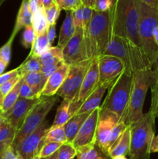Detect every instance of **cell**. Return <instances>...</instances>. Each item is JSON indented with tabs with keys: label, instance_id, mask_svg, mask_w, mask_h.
Wrapping results in <instances>:
<instances>
[{
	"label": "cell",
	"instance_id": "obj_12",
	"mask_svg": "<svg viewBox=\"0 0 158 159\" xmlns=\"http://www.w3.org/2000/svg\"><path fill=\"white\" fill-rule=\"evenodd\" d=\"M99 60L94 58L91 61L88 72L84 79L78 93V97L75 103L70 105V113L72 116L77 113V110L81 107L87 98L93 93L99 85Z\"/></svg>",
	"mask_w": 158,
	"mask_h": 159
},
{
	"label": "cell",
	"instance_id": "obj_15",
	"mask_svg": "<svg viewBox=\"0 0 158 159\" xmlns=\"http://www.w3.org/2000/svg\"><path fill=\"white\" fill-rule=\"evenodd\" d=\"M99 60V85L116 80L124 71L125 66L119 58L113 56L101 55Z\"/></svg>",
	"mask_w": 158,
	"mask_h": 159
},
{
	"label": "cell",
	"instance_id": "obj_51",
	"mask_svg": "<svg viewBox=\"0 0 158 159\" xmlns=\"http://www.w3.org/2000/svg\"><path fill=\"white\" fill-rule=\"evenodd\" d=\"M39 1H40V5L44 9H46V8L50 7L54 4V0H39Z\"/></svg>",
	"mask_w": 158,
	"mask_h": 159
},
{
	"label": "cell",
	"instance_id": "obj_28",
	"mask_svg": "<svg viewBox=\"0 0 158 159\" xmlns=\"http://www.w3.org/2000/svg\"><path fill=\"white\" fill-rule=\"evenodd\" d=\"M70 105L71 102L67 99H63L57 110L55 119L53 123L52 127L64 126L71 118L72 115L70 113Z\"/></svg>",
	"mask_w": 158,
	"mask_h": 159
},
{
	"label": "cell",
	"instance_id": "obj_13",
	"mask_svg": "<svg viewBox=\"0 0 158 159\" xmlns=\"http://www.w3.org/2000/svg\"><path fill=\"white\" fill-rule=\"evenodd\" d=\"M119 122H120V120L114 113L99 114L94 136V143L108 155V141L113 128Z\"/></svg>",
	"mask_w": 158,
	"mask_h": 159
},
{
	"label": "cell",
	"instance_id": "obj_1",
	"mask_svg": "<svg viewBox=\"0 0 158 159\" xmlns=\"http://www.w3.org/2000/svg\"><path fill=\"white\" fill-rule=\"evenodd\" d=\"M110 12L112 35L126 39L141 49L136 0H117Z\"/></svg>",
	"mask_w": 158,
	"mask_h": 159
},
{
	"label": "cell",
	"instance_id": "obj_39",
	"mask_svg": "<svg viewBox=\"0 0 158 159\" xmlns=\"http://www.w3.org/2000/svg\"><path fill=\"white\" fill-rule=\"evenodd\" d=\"M44 12L45 16H46V21H47L48 23V26L56 24L57 19L59 18V16H60V10L59 9V8L56 6L55 3H54V5H52L51 6H50V7L44 9Z\"/></svg>",
	"mask_w": 158,
	"mask_h": 159
},
{
	"label": "cell",
	"instance_id": "obj_35",
	"mask_svg": "<svg viewBox=\"0 0 158 159\" xmlns=\"http://www.w3.org/2000/svg\"><path fill=\"white\" fill-rule=\"evenodd\" d=\"M54 3L60 11H74L81 6V0H54Z\"/></svg>",
	"mask_w": 158,
	"mask_h": 159
},
{
	"label": "cell",
	"instance_id": "obj_49",
	"mask_svg": "<svg viewBox=\"0 0 158 159\" xmlns=\"http://www.w3.org/2000/svg\"><path fill=\"white\" fill-rule=\"evenodd\" d=\"M141 2L154 9H158V0H139Z\"/></svg>",
	"mask_w": 158,
	"mask_h": 159
},
{
	"label": "cell",
	"instance_id": "obj_26",
	"mask_svg": "<svg viewBox=\"0 0 158 159\" xmlns=\"http://www.w3.org/2000/svg\"><path fill=\"white\" fill-rule=\"evenodd\" d=\"M32 26L33 28L36 37L47 32L48 23L45 16L44 8L40 7L33 14Z\"/></svg>",
	"mask_w": 158,
	"mask_h": 159
},
{
	"label": "cell",
	"instance_id": "obj_50",
	"mask_svg": "<svg viewBox=\"0 0 158 159\" xmlns=\"http://www.w3.org/2000/svg\"><path fill=\"white\" fill-rule=\"evenodd\" d=\"M96 0H81V5L86 7L91 8V9H94V5H95Z\"/></svg>",
	"mask_w": 158,
	"mask_h": 159
},
{
	"label": "cell",
	"instance_id": "obj_24",
	"mask_svg": "<svg viewBox=\"0 0 158 159\" xmlns=\"http://www.w3.org/2000/svg\"><path fill=\"white\" fill-rule=\"evenodd\" d=\"M130 138H131V134H130V127H129L124 131L114 147L110 151L108 156L112 158L117 156L128 155L130 148Z\"/></svg>",
	"mask_w": 158,
	"mask_h": 159
},
{
	"label": "cell",
	"instance_id": "obj_45",
	"mask_svg": "<svg viewBox=\"0 0 158 159\" xmlns=\"http://www.w3.org/2000/svg\"><path fill=\"white\" fill-rule=\"evenodd\" d=\"M29 7L31 12L33 14L36 11L38 10L40 7H43V6L40 5L39 0H29Z\"/></svg>",
	"mask_w": 158,
	"mask_h": 159
},
{
	"label": "cell",
	"instance_id": "obj_58",
	"mask_svg": "<svg viewBox=\"0 0 158 159\" xmlns=\"http://www.w3.org/2000/svg\"><path fill=\"white\" fill-rule=\"evenodd\" d=\"M109 1L110 2H111V9H112V7L115 6V4H116L117 0H109Z\"/></svg>",
	"mask_w": 158,
	"mask_h": 159
},
{
	"label": "cell",
	"instance_id": "obj_61",
	"mask_svg": "<svg viewBox=\"0 0 158 159\" xmlns=\"http://www.w3.org/2000/svg\"><path fill=\"white\" fill-rule=\"evenodd\" d=\"M33 159H41V158H40V155H37V156H35V157H34V158H33Z\"/></svg>",
	"mask_w": 158,
	"mask_h": 159
},
{
	"label": "cell",
	"instance_id": "obj_60",
	"mask_svg": "<svg viewBox=\"0 0 158 159\" xmlns=\"http://www.w3.org/2000/svg\"><path fill=\"white\" fill-rule=\"evenodd\" d=\"M6 1V0H0V7H1L3 3H4Z\"/></svg>",
	"mask_w": 158,
	"mask_h": 159
},
{
	"label": "cell",
	"instance_id": "obj_46",
	"mask_svg": "<svg viewBox=\"0 0 158 159\" xmlns=\"http://www.w3.org/2000/svg\"><path fill=\"white\" fill-rule=\"evenodd\" d=\"M47 36L48 38H49V40L52 43L56 37V24H53L48 26Z\"/></svg>",
	"mask_w": 158,
	"mask_h": 159
},
{
	"label": "cell",
	"instance_id": "obj_4",
	"mask_svg": "<svg viewBox=\"0 0 158 159\" xmlns=\"http://www.w3.org/2000/svg\"><path fill=\"white\" fill-rule=\"evenodd\" d=\"M155 117L149 110L130 127L129 159H150V146L155 136Z\"/></svg>",
	"mask_w": 158,
	"mask_h": 159
},
{
	"label": "cell",
	"instance_id": "obj_53",
	"mask_svg": "<svg viewBox=\"0 0 158 159\" xmlns=\"http://www.w3.org/2000/svg\"><path fill=\"white\" fill-rule=\"evenodd\" d=\"M6 67H7V65H6V63H5V62H3L0 59V75H1L2 74H3V72H4L5 69L6 68Z\"/></svg>",
	"mask_w": 158,
	"mask_h": 159
},
{
	"label": "cell",
	"instance_id": "obj_47",
	"mask_svg": "<svg viewBox=\"0 0 158 159\" xmlns=\"http://www.w3.org/2000/svg\"><path fill=\"white\" fill-rule=\"evenodd\" d=\"M150 153H158V134L155 135L150 146Z\"/></svg>",
	"mask_w": 158,
	"mask_h": 159
},
{
	"label": "cell",
	"instance_id": "obj_37",
	"mask_svg": "<svg viewBox=\"0 0 158 159\" xmlns=\"http://www.w3.org/2000/svg\"><path fill=\"white\" fill-rule=\"evenodd\" d=\"M63 144L57 142H46L43 144L40 152V157L41 158H46L52 155L58 151L60 146Z\"/></svg>",
	"mask_w": 158,
	"mask_h": 159
},
{
	"label": "cell",
	"instance_id": "obj_41",
	"mask_svg": "<svg viewBox=\"0 0 158 159\" xmlns=\"http://www.w3.org/2000/svg\"><path fill=\"white\" fill-rule=\"evenodd\" d=\"M21 99H37V95L33 92L32 89L24 82L23 80V83L22 85L21 89H20V97Z\"/></svg>",
	"mask_w": 158,
	"mask_h": 159
},
{
	"label": "cell",
	"instance_id": "obj_11",
	"mask_svg": "<svg viewBox=\"0 0 158 159\" xmlns=\"http://www.w3.org/2000/svg\"><path fill=\"white\" fill-rule=\"evenodd\" d=\"M62 51L64 62L69 66L90 59L88 58L86 42L84 37L83 28L76 27L75 33Z\"/></svg>",
	"mask_w": 158,
	"mask_h": 159
},
{
	"label": "cell",
	"instance_id": "obj_3",
	"mask_svg": "<svg viewBox=\"0 0 158 159\" xmlns=\"http://www.w3.org/2000/svg\"><path fill=\"white\" fill-rule=\"evenodd\" d=\"M139 13V33L141 50L148 63L152 68L158 54V47L153 39V31L158 25V9H154L136 0Z\"/></svg>",
	"mask_w": 158,
	"mask_h": 159
},
{
	"label": "cell",
	"instance_id": "obj_17",
	"mask_svg": "<svg viewBox=\"0 0 158 159\" xmlns=\"http://www.w3.org/2000/svg\"><path fill=\"white\" fill-rule=\"evenodd\" d=\"M40 64H41V72L43 79L46 83L48 78L54 72L56 69L64 62L63 51L61 48L57 46L52 47L46 54L39 57Z\"/></svg>",
	"mask_w": 158,
	"mask_h": 159
},
{
	"label": "cell",
	"instance_id": "obj_31",
	"mask_svg": "<svg viewBox=\"0 0 158 159\" xmlns=\"http://www.w3.org/2000/svg\"><path fill=\"white\" fill-rule=\"evenodd\" d=\"M16 132L12 125L5 120L2 124L0 126V144H6L12 145Z\"/></svg>",
	"mask_w": 158,
	"mask_h": 159
},
{
	"label": "cell",
	"instance_id": "obj_42",
	"mask_svg": "<svg viewBox=\"0 0 158 159\" xmlns=\"http://www.w3.org/2000/svg\"><path fill=\"white\" fill-rule=\"evenodd\" d=\"M19 75H20V67H18V68H15L13 70H11V71H8V72L3 73V74H2L0 75V85Z\"/></svg>",
	"mask_w": 158,
	"mask_h": 159
},
{
	"label": "cell",
	"instance_id": "obj_44",
	"mask_svg": "<svg viewBox=\"0 0 158 159\" xmlns=\"http://www.w3.org/2000/svg\"><path fill=\"white\" fill-rule=\"evenodd\" d=\"M0 159H18L15 151L11 145H8L2 153Z\"/></svg>",
	"mask_w": 158,
	"mask_h": 159
},
{
	"label": "cell",
	"instance_id": "obj_18",
	"mask_svg": "<svg viewBox=\"0 0 158 159\" xmlns=\"http://www.w3.org/2000/svg\"><path fill=\"white\" fill-rule=\"evenodd\" d=\"M70 66L62 62L60 66L48 78L44 87L41 92V96H54L64 82Z\"/></svg>",
	"mask_w": 158,
	"mask_h": 159
},
{
	"label": "cell",
	"instance_id": "obj_48",
	"mask_svg": "<svg viewBox=\"0 0 158 159\" xmlns=\"http://www.w3.org/2000/svg\"><path fill=\"white\" fill-rule=\"evenodd\" d=\"M152 70H153V81H157L158 80V54L157 55H156L154 64H153V67H152Z\"/></svg>",
	"mask_w": 158,
	"mask_h": 159
},
{
	"label": "cell",
	"instance_id": "obj_21",
	"mask_svg": "<svg viewBox=\"0 0 158 159\" xmlns=\"http://www.w3.org/2000/svg\"><path fill=\"white\" fill-rule=\"evenodd\" d=\"M75 25L73 18V11H67L66 16L60 28L57 47L63 49L75 33Z\"/></svg>",
	"mask_w": 158,
	"mask_h": 159
},
{
	"label": "cell",
	"instance_id": "obj_62",
	"mask_svg": "<svg viewBox=\"0 0 158 159\" xmlns=\"http://www.w3.org/2000/svg\"><path fill=\"white\" fill-rule=\"evenodd\" d=\"M16 156H17V158H18V159H24V158H22V157L20 156V155H17V154H16Z\"/></svg>",
	"mask_w": 158,
	"mask_h": 159
},
{
	"label": "cell",
	"instance_id": "obj_5",
	"mask_svg": "<svg viewBox=\"0 0 158 159\" xmlns=\"http://www.w3.org/2000/svg\"><path fill=\"white\" fill-rule=\"evenodd\" d=\"M102 55L113 56L119 58L130 75L144 68H150L140 48L129 40L118 36L112 35Z\"/></svg>",
	"mask_w": 158,
	"mask_h": 159
},
{
	"label": "cell",
	"instance_id": "obj_32",
	"mask_svg": "<svg viewBox=\"0 0 158 159\" xmlns=\"http://www.w3.org/2000/svg\"><path fill=\"white\" fill-rule=\"evenodd\" d=\"M19 67H20V75L23 77L29 73L40 71L41 69V64L39 60V57H26L25 61Z\"/></svg>",
	"mask_w": 158,
	"mask_h": 159
},
{
	"label": "cell",
	"instance_id": "obj_8",
	"mask_svg": "<svg viewBox=\"0 0 158 159\" xmlns=\"http://www.w3.org/2000/svg\"><path fill=\"white\" fill-rule=\"evenodd\" d=\"M57 100L58 99L56 96L40 97L38 102L29 112L22 127L16 132L15 139L11 145L12 148L23 138L33 132L45 120L46 115L49 113Z\"/></svg>",
	"mask_w": 158,
	"mask_h": 159
},
{
	"label": "cell",
	"instance_id": "obj_43",
	"mask_svg": "<svg viewBox=\"0 0 158 159\" xmlns=\"http://www.w3.org/2000/svg\"><path fill=\"white\" fill-rule=\"evenodd\" d=\"M94 10L99 12H105L111 9V2L109 0H96Z\"/></svg>",
	"mask_w": 158,
	"mask_h": 159
},
{
	"label": "cell",
	"instance_id": "obj_10",
	"mask_svg": "<svg viewBox=\"0 0 158 159\" xmlns=\"http://www.w3.org/2000/svg\"><path fill=\"white\" fill-rule=\"evenodd\" d=\"M47 130V122L45 120L33 132L27 135L13 148L15 154L24 159H33L40 155L45 144V136Z\"/></svg>",
	"mask_w": 158,
	"mask_h": 159
},
{
	"label": "cell",
	"instance_id": "obj_52",
	"mask_svg": "<svg viewBox=\"0 0 158 159\" xmlns=\"http://www.w3.org/2000/svg\"><path fill=\"white\" fill-rule=\"evenodd\" d=\"M153 39H154L155 43L158 47V25L155 27L154 31H153Z\"/></svg>",
	"mask_w": 158,
	"mask_h": 159
},
{
	"label": "cell",
	"instance_id": "obj_9",
	"mask_svg": "<svg viewBox=\"0 0 158 159\" xmlns=\"http://www.w3.org/2000/svg\"><path fill=\"white\" fill-rule=\"evenodd\" d=\"M93 59H87L80 63L70 65L69 71L64 82L61 85L56 96L67 99L71 104L75 103L84 79L88 72Z\"/></svg>",
	"mask_w": 158,
	"mask_h": 159
},
{
	"label": "cell",
	"instance_id": "obj_54",
	"mask_svg": "<svg viewBox=\"0 0 158 159\" xmlns=\"http://www.w3.org/2000/svg\"><path fill=\"white\" fill-rule=\"evenodd\" d=\"M8 145H10V144H0V156H1L2 153L3 152V151H4V149L6 148V147H7Z\"/></svg>",
	"mask_w": 158,
	"mask_h": 159
},
{
	"label": "cell",
	"instance_id": "obj_19",
	"mask_svg": "<svg viewBox=\"0 0 158 159\" xmlns=\"http://www.w3.org/2000/svg\"><path fill=\"white\" fill-rule=\"evenodd\" d=\"M113 82H107L102 84V85H98L97 88L93 91V93L82 103V105L81 106L79 110H77V113H88V112H92L96 108L100 107L101 101H102L104 94L106 92V90H108V87L111 85V84Z\"/></svg>",
	"mask_w": 158,
	"mask_h": 159
},
{
	"label": "cell",
	"instance_id": "obj_38",
	"mask_svg": "<svg viewBox=\"0 0 158 159\" xmlns=\"http://www.w3.org/2000/svg\"><path fill=\"white\" fill-rule=\"evenodd\" d=\"M35 38L36 35L32 26H26V28H24V31L22 35V44L25 48L27 49L31 48Z\"/></svg>",
	"mask_w": 158,
	"mask_h": 159
},
{
	"label": "cell",
	"instance_id": "obj_23",
	"mask_svg": "<svg viewBox=\"0 0 158 159\" xmlns=\"http://www.w3.org/2000/svg\"><path fill=\"white\" fill-rule=\"evenodd\" d=\"M76 149L77 159H111L94 142Z\"/></svg>",
	"mask_w": 158,
	"mask_h": 159
},
{
	"label": "cell",
	"instance_id": "obj_57",
	"mask_svg": "<svg viewBox=\"0 0 158 159\" xmlns=\"http://www.w3.org/2000/svg\"><path fill=\"white\" fill-rule=\"evenodd\" d=\"M47 159H57V152H55L54 154H53L52 155H50V157H48Z\"/></svg>",
	"mask_w": 158,
	"mask_h": 159
},
{
	"label": "cell",
	"instance_id": "obj_7",
	"mask_svg": "<svg viewBox=\"0 0 158 159\" xmlns=\"http://www.w3.org/2000/svg\"><path fill=\"white\" fill-rule=\"evenodd\" d=\"M132 84L133 75L125 70L108 87L106 97L99 107V114L114 113L121 121L128 107Z\"/></svg>",
	"mask_w": 158,
	"mask_h": 159
},
{
	"label": "cell",
	"instance_id": "obj_30",
	"mask_svg": "<svg viewBox=\"0 0 158 159\" xmlns=\"http://www.w3.org/2000/svg\"><path fill=\"white\" fill-rule=\"evenodd\" d=\"M46 142H57L64 144L67 142L66 134H65L64 126L52 127L48 128L47 132L45 136Z\"/></svg>",
	"mask_w": 158,
	"mask_h": 159
},
{
	"label": "cell",
	"instance_id": "obj_6",
	"mask_svg": "<svg viewBox=\"0 0 158 159\" xmlns=\"http://www.w3.org/2000/svg\"><path fill=\"white\" fill-rule=\"evenodd\" d=\"M152 82L153 70L150 68H144L133 75L129 101L125 114L121 120L127 126H130L142 117L144 101Z\"/></svg>",
	"mask_w": 158,
	"mask_h": 159
},
{
	"label": "cell",
	"instance_id": "obj_34",
	"mask_svg": "<svg viewBox=\"0 0 158 159\" xmlns=\"http://www.w3.org/2000/svg\"><path fill=\"white\" fill-rule=\"evenodd\" d=\"M15 37V35L11 34L10 37L8 40V41L2 47L0 48V59L3 62H5L7 66L10 63L11 54H12V46Z\"/></svg>",
	"mask_w": 158,
	"mask_h": 159
},
{
	"label": "cell",
	"instance_id": "obj_56",
	"mask_svg": "<svg viewBox=\"0 0 158 159\" xmlns=\"http://www.w3.org/2000/svg\"><path fill=\"white\" fill-rule=\"evenodd\" d=\"M3 99H4V96L2 95L1 92H0V110L2 109V103H3Z\"/></svg>",
	"mask_w": 158,
	"mask_h": 159
},
{
	"label": "cell",
	"instance_id": "obj_33",
	"mask_svg": "<svg viewBox=\"0 0 158 159\" xmlns=\"http://www.w3.org/2000/svg\"><path fill=\"white\" fill-rule=\"evenodd\" d=\"M57 159H74L77 155V149L72 144L64 143L57 152Z\"/></svg>",
	"mask_w": 158,
	"mask_h": 159
},
{
	"label": "cell",
	"instance_id": "obj_63",
	"mask_svg": "<svg viewBox=\"0 0 158 159\" xmlns=\"http://www.w3.org/2000/svg\"><path fill=\"white\" fill-rule=\"evenodd\" d=\"M41 159H47V158H41Z\"/></svg>",
	"mask_w": 158,
	"mask_h": 159
},
{
	"label": "cell",
	"instance_id": "obj_27",
	"mask_svg": "<svg viewBox=\"0 0 158 159\" xmlns=\"http://www.w3.org/2000/svg\"><path fill=\"white\" fill-rule=\"evenodd\" d=\"M23 80L32 89L37 97H41V92L46 83L43 81L40 71L26 75L23 76Z\"/></svg>",
	"mask_w": 158,
	"mask_h": 159
},
{
	"label": "cell",
	"instance_id": "obj_16",
	"mask_svg": "<svg viewBox=\"0 0 158 159\" xmlns=\"http://www.w3.org/2000/svg\"><path fill=\"white\" fill-rule=\"evenodd\" d=\"M99 118V107L91 112L79 130L72 144L75 148L94 142L96 128Z\"/></svg>",
	"mask_w": 158,
	"mask_h": 159
},
{
	"label": "cell",
	"instance_id": "obj_2",
	"mask_svg": "<svg viewBox=\"0 0 158 159\" xmlns=\"http://www.w3.org/2000/svg\"><path fill=\"white\" fill-rule=\"evenodd\" d=\"M84 37L88 58H97L103 54L112 37L110 10L99 12L93 9L88 32Z\"/></svg>",
	"mask_w": 158,
	"mask_h": 159
},
{
	"label": "cell",
	"instance_id": "obj_55",
	"mask_svg": "<svg viewBox=\"0 0 158 159\" xmlns=\"http://www.w3.org/2000/svg\"><path fill=\"white\" fill-rule=\"evenodd\" d=\"M4 120H5V118L4 116H3V112L2 110H0V126L2 124V123L4 122Z\"/></svg>",
	"mask_w": 158,
	"mask_h": 159
},
{
	"label": "cell",
	"instance_id": "obj_14",
	"mask_svg": "<svg viewBox=\"0 0 158 159\" xmlns=\"http://www.w3.org/2000/svg\"><path fill=\"white\" fill-rule=\"evenodd\" d=\"M40 99V97L33 99L19 98L16 102L9 111L3 113L5 120L9 122L16 131H18L23 125L29 112L38 102Z\"/></svg>",
	"mask_w": 158,
	"mask_h": 159
},
{
	"label": "cell",
	"instance_id": "obj_20",
	"mask_svg": "<svg viewBox=\"0 0 158 159\" xmlns=\"http://www.w3.org/2000/svg\"><path fill=\"white\" fill-rule=\"evenodd\" d=\"M91 112L84 113H77L71 116V119L67 122L64 125L65 134L67 138V143L72 144L73 141L74 140L75 137L77 136L79 130L81 129V126L86 120L87 118L89 116Z\"/></svg>",
	"mask_w": 158,
	"mask_h": 159
},
{
	"label": "cell",
	"instance_id": "obj_29",
	"mask_svg": "<svg viewBox=\"0 0 158 159\" xmlns=\"http://www.w3.org/2000/svg\"><path fill=\"white\" fill-rule=\"evenodd\" d=\"M23 83V78L15 85V86L6 95L3 99V103H2V110L3 113H6L9 111L11 108L14 106V104L18 100L19 97H20V89H21L22 85Z\"/></svg>",
	"mask_w": 158,
	"mask_h": 159
},
{
	"label": "cell",
	"instance_id": "obj_59",
	"mask_svg": "<svg viewBox=\"0 0 158 159\" xmlns=\"http://www.w3.org/2000/svg\"><path fill=\"white\" fill-rule=\"evenodd\" d=\"M111 159H127V158L125 156H117V157H115V158H112Z\"/></svg>",
	"mask_w": 158,
	"mask_h": 159
},
{
	"label": "cell",
	"instance_id": "obj_22",
	"mask_svg": "<svg viewBox=\"0 0 158 159\" xmlns=\"http://www.w3.org/2000/svg\"><path fill=\"white\" fill-rule=\"evenodd\" d=\"M33 13L29 7V0H23L16 16L15 26L12 34L16 36L19 31L26 26H32Z\"/></svg>",
	"mask_w": 158,
	"mask_h": 159
},
{
	"label": "cell",
	"instance_id": "obj_36",
	"mask_svg": "<svg viewBox=\"0 0 158 159\" xmlns=\"http://www.w3.org/2000/svg\"><path fill=\"white\" fill-rule=\"evenodd\" d=\"M151 105L150 111L155 117H158V80L152 82L151 86Z\"/></svg>",
	"mask_w": 158,
	"mask_h": 159
},
{
	"label": "cell",
	"instance_id": "obj_25",
	"mask_svg": "<svg viewBox=\"0 0 158 159\" xmlns=\"http://www.w3.org/2000/svg\"><path fill=\"white\" fill-rule=\"evenodd\" d=\"M51 44L52 43H50L49 38H48L47 32L37 36L36 37L35 40L31 47V51L27 57H41L52 48Z\"/></svg>",
	"mask_w": 158,
	"mask_h": 159
},
{
	"label": "cell",
	"instance_id": "obj_40",
	"mask_svg": "<svg viewBox=\"0 0 158 159\" xmlns=\"http://www.w3.org/2000/svg\"><path fill=\"white\" fill-rule=\"evenodd\" d=\"M23 78V76L19 75L17 76V77L14 78V79H11V80L8 81V82H5L2 85H0V92H1L2 95L5 97V96H6V95H7L8 93L15 86V85H16Z\"/></svg>",
	"mask_w": 158,
	"mask_h": 159
}]
</instances>
